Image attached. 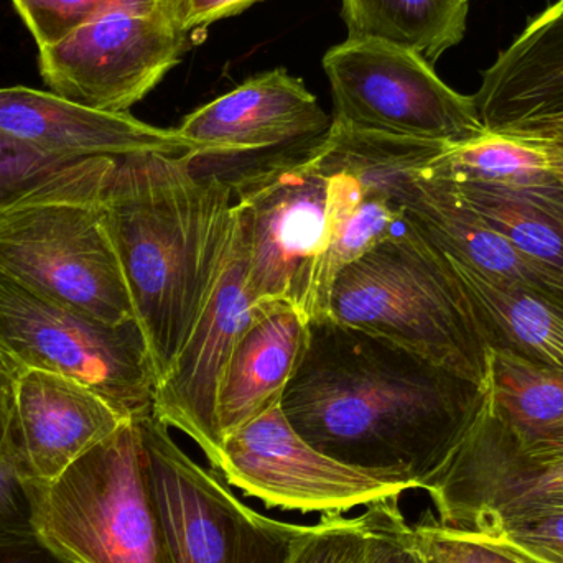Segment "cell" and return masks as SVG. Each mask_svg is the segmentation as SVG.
I'll return each mask as SVG.
<instances>
[{"label": "cell", "mask_w": 563, "mask_h": 563, "mask_svg": "<svg viewBox=\"0 0 563 563\" xmlns=\"http://www.w3.org/2000/svg\"><path fill=\"white\" fill-rule=\"evenodd\" d=\"M486 390L404 347L323 317L280 400L318 452L423 489L485 409Z\"/></svg>", "instance_id": "obj_1"}, {"label": "cell", "mask_w": 563, "mask_h": 563, "mask_svg": "<svg viewBox=\"0 0 563 563\" xmlns=\"http://www.w3.org/2000/svg\"><path fill=\"white\" fill-rule=\"evenodd\" d=\"M102 211L161 380L227 256L233 188L228 178L198 172L188 155H125L115 158Z\"/></svg>", "instance_id": "obj_2"}, {"label": "cell", "mask_w": 563, "mask_h": 563, "mask_svg": "<svg viewBox=\"0 0 563 563\" xmlns=\"http://www.w3.org/2000/svg\"><path fill=\"white\" fill-rule=\"evenodd\" d=\"M118 157L76 162L0 210V273L106 323L135 318L102 195Z\"/></svg>", "instance_id": "obj_3"}, {"label": "cell", "mask_w": 563, "mask_h": 563, "mask_svg": "<svg viewBox=\"0 0 563 563\" xmlns=\"http://www.w3.org/2000/svg\"><path fill=\"white\" fill-rule=\"evenodd\" d=\"M327 317L486 389L489 350L468 301L443 257L406 221L338 274Z\"/></svg>", "instance_id": "obj_4"}, {"label": "cell", "mask_w": 563, "mask_h": 563, "mask_svg": "<svg viewBox=\"0 0 563 563\" xmlns=\"http://www.w3.org/2000/svg\"><path fill=\"white\" fill-rule=\"evenodd\" d=\"M35 531L71 563H174L135 420L38 486Z\"/></svg>", "instance_id": "obj_5"}, {"label": "cell", "mask_w": 563, "mask_h": 563, "mask_svg": "<svg viewBox=\"0 0 563 563\" xmlns=\"http://www.w3.org/2000/svg\"><path fill=\"white\" fill-rule=\"evenodd\" d=\"M0 353L89 387L125 419L154 413L158 374L137 320L106 323L0 273Z\"/></svg>", "instance_id": "obj_6"}, {"label": "cell", "mask_w": 563, "mask_h": 563, "mask_svg": "<svg viewBox=\"0 0 563 563\" xmlns=\"http://www.w3.org/2000/svg\"><path fill=\"white\" fill-rule=\"evenodd\" d=\"M338 124L440 145L486 134L472 96L450 88L413 49L377 38H346L323 56Z\"/></svg>", "instance_id": "obj_7"}, {"label": "cell", "mask_w": 563, "mask_h": 563, "mask_svg": "<svg viewBox=\"0 0 563 563\" xmlns=\"http://www.w3.org/2000/svg\"><path fill=\"white\" fill-rule=\"evenodd\" d=\"M313 142L228 178L246 223L251 303L285 300L310 321L328 205V178Z\"/></svg>", "instance_id": "obj_8"}, {"label": "cell", "mask_w": 563, "mask_h": 563, "mask_svg": "<svg viewBox=\"0 0 563 563\" xmlns=\"http://www.w3.org/2000/svg\"><path fill=\"white\" fill-rule=\"evenodd\" d=\"M174 563H288L305 526L244 505L217 470H205L155 413L135 419Z\"/></svg>", "instance_id": "obj_9"}, {"label": "cell", "mask_w": 563, "mask_h": 563, "mask_svg": "<svg viewBox=\"0 0 563 563\" xmlns=\"http://www.w3.org/2000/svg\"><path fill=\"white\" fill-rule=\"evenodd\" d=\"M187 42L167 0H109L71 35L38 49L40 75L69 101L129 112L178 65Z\"/></svg>", "instance_id": "obj_10"}, {"label": "cell", "mask_w": 563, "mask_h": 563, "mask_svg": "<svg viewBox=\"0 0 563 563\" xmlns=\"http://www.w3.org/2000/svg\"><path fill=\"white\" fill-rule=\"evenodd\" d=\"M217 470L247 496L284 511L343 515L410 489L318 452L280 406L224 437Z\"/></svg>", "instance_id": "obj_11"}, {"label": "cell", "mask_w": 563, "mask_h": 563, "mask_svg": "<svg viewBox=\"0 0 563 563\" xmlns=\"http://www.w3.org/2000/svg\"><path fill=\"white\" fill-rule=\"evenodd\" d=\"M247 267L246 223L234 205L230 246L210 297L155 394V417L190 437L213 470L223 446L217 420L218 390L253 307L247 295Z\"/></svg>", "instance_id": "obj_12"}, {"label": "cell", "mask_w": 563, "mask_h": 563, "mask_svg": "<svg viewBox=\"0 0 563 563\" xmlns=\"http://www.w3.org/2000/svg\"><path fill=\"white\" fill-rule=\"evenodd\" d=\"M128 420L76 380L20 371L3 455L26 482L48 485Z\"/></svg>", "instance_id": "obj_13"}, {"label": "cell", "mask_w": 563, "mask_h": 563, "mask_svg": "<svg viewBox=\"0 0 563 563\" xmlns=\"http://www.w3.org/2000/svg\"><path fill=\"white\" fill-rule=\"evenodd\" d=\"M330 125L303 82L276 68L201 106L177 132L197 147L194 161H205L307 144Z\"/></svg>", "instance_id": "obj_14"}, {"label": "cell", "mask_w": 563, "mask_h": 563, "mask_svg": "<svg viewBox=\"0 0 563 563\" xmlns=\"http://www.w3.org/2000/svg\"><path fill=\"white\" fill-rule=\"evenodd\" d=\"M0 134L42 154L73 161L147 152L197 155V147L177 129L155 128L129 112L99 111L25 86L0 88Z\"/></svg>", "instance_id": "obj_15"}, {"label": "cell", "mask_w": 563, "mask_h": 563, "mask_svg": "<svg viewBox=\"0 0 563 563\" xmlns=\"http://www.w3.org/2000/svg\"><path fill=\"white\" fill-rule=\"evenodd\" d=\"M423 489L432 496L442 525L483 531L518 503L561 492L563 456L531 460L519 455L496 435L483 409L462 445Z\"/></svg>", "instance_id": "obj_16"}, {"label": "cell", "mask_w": 563, "mask_h": 563, "mask_svg": "<svg viewBox=\"0 0 563 563\" xmlns=\"http://www.w3.org/2000/svg\"><path fill=\"white\" fill-rule=\"evenodd\" d=\"M483 128L544 135L563 125V0L536 16L483 73L475 96Z\"/></svg>", "instance_id": "obj_17"}, {"label": "cell", "mask_w": 563, "mask_h": 563, "mask_svg": "<svg viewBox=\"0 0 563 563\" xmlns=\"http://www.w3.org/2000/svg\"><path fill=\"white\" fill-rule=\"evenodd\" d=\"M413 170L397 185L404 221L443 256L563 307V276L519 253L439 180Z\"/></svg>", "instance_id": "obj_18"}, {"label": "cell", "mask_w": 563, "mask_h": 563, "mask_svg": "<svg viewBox=\"0 0 563 563\" xmlns=\"http://www.w3.org/2000/svg\"><path fill=\"white\" fill-rule=\"evenodd\" d=\"M310 338V320L285 300L257 301L221 377L217 420L221 437L280 406Z\"/></svg>", "instance_id": "obj_19"}, {"label": "cell", "mask_w": 563, "mask_h": 563, "mask_svg": "<svg viewBox=\"0 0 563 563\" xmlns=\"http://www.w3.org/2000/svg\"><path fill=\"white\" fill-rule=\"evenodd\" d=\"M440 256L459 282L473 321L489 351L563 373L561 305L508 282L482 276L443 254Z\"/></svg>", "instance_id": "obj_20"}, {"label": "cell", "mask_w": 563, "mask_h": 563, "mask_svg": "<svg viewBox=\"0 0 563 563\" xmlns=\"http://www.w3.org/2000/svg\"><path fill=\"white\" fill-rule=\"evenodd\" d=\"M485 419L516 453L563 456V373L489 351Z\"/></svg>", "instance_id": "obj_21"}, {"label": "cell", "mask_w": 563, "mask_h": 563, "mask_svg": "<svg viewBox=\"0 0 563 563\" xmlns=\"http://www.w3.org/2000/svg\"><path fill=\"white\" fill-rule=\"evenodd\" d=\"M432 178V177H429ZM453 197L519 253L563 276V187L509 188L442 180Z\"/></svg>", "instance_id": "obj_22"}, {"label": "cell", "mask_w": 563, "mask_h": 563, "mask_svg": "<svg viewBox=\"0 0 563 563\" xmlns=\"http://www.w3.org/2000/svg\"><path fill=\"white\" fill-rule=\"evenodd\" d=\"M559 165L561 147L555 142L486 131L475 141L446 147L420 174L495 187L544 188L562 185Z\"/></svg>", "instance_id": "obj_23"}, {"label": "cell", "mask_w": 563, "mask_h": 563, "mask_svg": "<svg viewBox=\"0 0 563 563\" xmlns=\"http://www.w3.org/2000/svg\"><path fill=\"white\" fill-rule=\"evenodd\" d=\"M470 0H341L347 38H377L429 63L462 42Z\"/></svg>", "instance_id": "obj_24"}, {"label": "cell", "mask_w": 563, "mask_h": 563, "mask_svg": "<svg viewBox=\"0 0 563 563\" xmlns=\"http://www.w3.org/2000/svg\"><path fill=\"white\" fill-rule=\"evenodd\" d=\"M400 496L367 506L356 518L321 516L295 539L288 563H383L397 529L406 522Z\"/></svg>", "instance_id": "obj_25"}, {"label": "cell", "mask_w": 563, "mask_h": 563, "mask_svg": "<svg viewBox=\"0 0 563 563\" xmlns=\"http://www.w3.org/2000/svg\"><path fill=\"white\" fill-rule=\"evenodd\" d=\"M410 542L423 563H541L498 536L452 528L430 515L410 526Z\"/></svg>", "instance_id": "obj_26"}, {"label": "cell", "mask_w": 563, "mask_h": 563, "mask_svg": "<svg viewBox=\"0 0 563 563\" xmlns=\"http://www.w3.org/2000/svg\"><path fill=\"white\" fill-rule=\"evenodd\" d=\"M76 162L42 154L0 134V210L48 184Z\"/></svg>", "instance_id": "obj_27"}, {"label": "cell", "mask_w": 563, "mask_h": 563, "mask_svg": "<svg viewBox=\"0 0 563 563\" xmlns=\"http://www.w3.org/2000/svg\"><path fill=\"white\" fill-rule=\"evenodd\" d=\"M109 0H12L38 49L71 35L88 23Z\"/></svg>", "instance_id": "obj_28"}, {"label": "cell", "mask_w": 563, "mask_h": 563, "mask_svg": "<svg viewBox=\"0 0 563 563\" xmlns=\"http://www.w3.org/2000/svg\"><path fill=\"white\" fill-rule=\"evenodd\" d=\"M486 534L498 536L541 563H563V511L509 519Z\"/></svg>", "instance_id": "obj_29"}, {"label": "cell", "mask_w": 563, "mask_h": 563, "mask_svg": "<svg viewBox=\"0 0 563 563\" xmlns=\"http://www.w3.org/2000/svg\"><path fill=\"white\" fill-rule=\"evenodd\" d=\"M36 489L0 453V532H36Z\"/></svg>", "instance_id": "obj_30"}, {"label": "cell", "mask_w": 563, "mask_h": 563, "mask_svg": "<svg viewBox=\"0 0 563 563\" xmlns=\"http://www.w3.org/2000/svg\"><path fill=\"white\" fill-rule=\"evenodd\" d=\"M257 2L261 0H167L175 23L188 35L218 20L243 13Z\"/></svg>", "instance_id": "obj_31"}, {"label": "cell", "mask_w": 563, "mask_h": 563, "mask_svg": "<svg viewBox=\"0 0 563 563\" xmlns=\"http://www.w3.org/2000/svg\"><path fill=\"white\" fill-rule=\"evenodd\" d=\"M0 563H71L36 532H0Z\"/></svg>", "instance_id": "obj_32"}, {"label": "cell", "mask_w": 563, "mask_h": 563, "mask_svg": "<svg viewBox=\"0 0 563 563\" xmlns=\"http://www.w3.org/2000/svg\"><path fill=\"white\" fill-rule=\"evenodd\" d=\"M563 511V489L561 492L544 493V495L534 496V498L525 499L518 505L509 508L508 511L503 512L501 516L495 519L488 528L483 531L489 532L501 525V522L509 521V519L522 518V516L539 515V512H559Z\"/></svg>", "instance_id": "obj_33"}, {"label": "cell", "mask_w": 563, "mask_h": 563, "mask_svg": "<svg viewBox=\"0 0 563 563\" xmlns=\"http://www.w3.org/2000/svg\"><path fill=\"white\" fill-rule=\"evenodd\" d=\"M19 373L20 371L13 366L12 361L0 353V453H3V446H5L7 429H9Z\"/></svg>", "instance_id": "obj_34"}, {"label": "cell", "mask_w": 563, "mask_h": 563, "mask_svg": "<svg viewBox=\"0 0 563 563\" xmlns=\"http://www.w3.org/2000/svg\"><path fill=\"white\" fill-rule=\"evenodd\" d=\"M383 563H423L410 542V526L407 522L397 529Z\"/></svg>", "instance_id": "obj_35"}, {"label": "cell", "mask_w": 563, "mask_h": 563, "mask_svg": "<svg viewBox=\"0 0 563 563\" xmlns=\"http://www.w3.org/2000/svg\"><path fill=\"white\" fill-rule=\"evenodd\" d=\"M525 137H528V135H525ZM536 137L541 139H548V141L555 142V144L561 147L562 155H561V165H559V174L558 178L559 181H561L563 187V125L562 128L554 129V131L548 132V134L544 135H536Z\"/></svg>", "instance_id": "obj_36"}]
</instances>
